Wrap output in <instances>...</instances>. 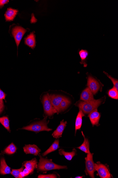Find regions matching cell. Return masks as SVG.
I'll list each match as a JSON object with an SVG mask.
<instances>
[{
  "mask_svg": "<svg viewBox=\"0 0 118 178\" xmlns=\"http://www.w3.org/2000/svg\"><path fill=\"white\" fill-rule=\"evenodd\" d=\"M103 101V99H101L89 101H80L76 104L79 109L82 110L84 114H89L94 111L97 110V108L101 105Z\"/></svg>",
  "mask_w": 118,
  "mask_h": 178,
  "instance_id": "obj_1",
  "label": "cell"
},
{
  "mask_svg": "<svg viewBox=\"0 0 118 178\" xmlns=\"http://www.w3.org/2000/svg\"><path fill=\"white\" fill-rule=\"evenodd\" d=\"M40 159L38 165V170L41 172H46L53 170L67 169L66 166H61L53 163L52 160L43 158L40 156Z\"/></svg>",
  "mask_w": 118,
  "mask_h": 178,
  "instance_id": "obj_2",
  "label": "cell"
},
{
  "mask_svg": "<svg viewBox=\"0 0 118 178\" xmlns=\"http://www.w3.org/2000/svg\"><path fill=\"white\" fill-rule=\"evenodd\" d=\"M47 118L42 121L36 122L30 125L24 127L22 129L29 131L39 132L43 131H50L52 129L49 128L48 127V122L47 121Z\"/></svg>",
  "mask_w": 118,
  "mask_h": 178,
  "instance_id": "obj_3",
  "label": "cell"
},
{
  "mask_svg": "<svg viewBox=\"0 0 118 178\" xmlns=\"http://www.w3.org/2000/svg\"><path fill=\"white\" fill-rule=\"evenodd\" d=\"M93 153L90 152L87 153L86 158H85L86 170L85 172L86 175L92 178H94V173L96 170L95 168L94 163L93 160Z\"/></svg>",
  "mask_w": 118,
  "mask_h": 178,
  "instance_id": "obj_4",
  "label": "cell"
},
{
  "mask_svg": "<svg viewBox=\"0 0 118 178\" xmlns=\"http://www.w3.org/2000/svg\"><path fill=\"white\" fill-rule=\"evenodd\" d=\"M42 103L44 113L46 115L51 116L55 113H57L51 103L49 94H46L43 96Z\"/></svg>",
  "mask_w": 118,
  "mask_h": 178,
  "instance_id": "obj_5",
  "label": "cell"
},
{
  "mask_svg": "<svg viewBox=\"0 0 118 178\" xmlns=\"http://www.w3.org/2000/svg\"><path fill=\"white\" fill-rule=\"evenodd\" d=\"M95 168L98 172V175L101 178H111L112 177L107 166L99 162L94 163Z\"/></svg>",
  "mask_w": 118,
  "mask_h": 178,
  "instance_id": "obj_6",
  "label": "cell"
},
{
  "mask_svg": "<svg viewBox=\"0 0 118 178\" xmlns=\"http://www.w3.org/2000/svg\"><path fill=\"white\" fill-rule=\"evenodd\" d=\"M87 85L94 95L97 94L100 89V85L96 79L89 75L87 77Z\"/></svg>",
  "mask_w": 118,
  "mask_h": 178,
  "instance_id": "obj_7",
  "label": "cell"
},
{
  "mask_svg": "<svg viewBox=\"0 0 118 178\" xmlns=\"http://www.w3.org/2000/svg\"><path fill=\"white\" fill-rule=\"evenodd\" d=\"M27 31L26 30L21 26H16L12 29V34L15 38L17 48L23 36Z\"/></svg>",
  "mask_w": 118,
  "mask_h": 178,
  "instance_id": "obj_8",
  "label": "cell"
},
{
  "mask_svg": "<svg viewBox=\"0 0 118 178\" xmlns=\"http://www.w3.org/2000/svg\"><path fill=\"white\" fill-rule=\"evenodd\" d=\"M49 97L53 107L57 111V113L59 112V108L60 104L65 97L61 95H55L54 94L50 95Z\"/></svg>",
  "mask_w": 118,
  "mask_h": 178,
  "instance_id": "obj_9",
  "label": "cell"
},
{
  "mask_svg": "<svg viewBox=\"0 0 118 178\" xmlns=\"http://www.w3.org/2000/svg\"><path fill=\"white\" fill-rule=\"evenodd\" d=\"M80 100L84 101H89L95 100L93 94L88 87L83 91L80 95Z\"/></svg>",
  "mask_w": 118,
  "mask_h": 178,
  "instance_id": "obj_10",
  "label": "cell"
},
{
  "mask_svg": "<svg viewBox=\"0 0 118 178\" xmlns=\"http://www.w3.org/2000/svg\"><path fill=\"white\" fill-rule=\"evenodd\" d=\"M23 148L25 154H33L36 156H38L41 152L40 149L35 145H25Z\"/></svg>",
  "mask_w": 118,
  "mask_h": 178,
  "instance_id": "obj_11",
  "label": "cell"
},
{
  "mask_svg": "<svg viewBox=\"0 0 118 178\" xmlns=\"http://www.w3.org/2000/svg\"><path fill=\"white\" fill-rule=\"evenodd\" d=\"M88 117L93 127L94 126H98L99 121L101 118L100 113L97 111V110L94 111H93L89 113Z\"/></svg>",
  "mask_w": 118,
  "mask_h": 178,
  "instance_id": "obj_12",
  "label": "cell"
},
{
  "mask_svg": "<svg viewBox=\"0 0 118 178\" xmlns=\"http://www.w3.org/2000/svg\"><path fill=\"white\" fill-rule=\"evenodd\" d=\"M67 124V122H64V120L61 122V123L57 127L56 130L54 131L52 134L53 137L57 139L62 137V134Z\"/></svg>",
  "mask_w": 118,
  "mask_h": 178,
  "instance_id": "obj_13",
  "label": "cell"
},
{
  "mask_svg": "<svg viewBox=\"0 0 118 178\" xmlns=\"http://www.w3.org/2000/svg\"><path fill=\"white\" fill-rule=\"evenodd\" d=\"M38 162L36 158L31 160L25 162L24 165L25 168L28 170L30 173H33L35 168H37Z\"/></svg>",
  "mask_w": 118,
  "mask_h": 178,
  "instance_id": "obj_14",
  "label": "cell"
},
{
  "mask_svg": "<svg viewBox=\"0 0 118 178\" xmlns=\"http://www.w3.org/2000/svg\"><path fill=\"white\" fill-rule=\"evenodd\" d=\"M25 44L31 47L32 49H34L36 46V37L34 34V32H32L28 36L25 40Z\"/></svg>",
  "mask_w": 118,
  "mask_h": 178,
  "instance_id": "obj_15",
  "label": "cell"
},
{
  "mask_svg": "<svg viewBox=\"0 0 118 178\" xmlns=\"http://www.w3.org/2000/svg\"><path fill=\"white\" fill-rule=\"evenodd\" d=\"M18 11L16 9L9 8L5 14L6 21H12L17 15Z\"/></svg>",
  "mask_w": 118,
  "mask_h": 178,
  "instance_id": "obj_16",
  "label": "cell"
},
{
  "mask_svg": "<svg viewBox=\"0 0 118 178\" xmlns=\"http://www.w3.org/2000/svg\"><path fill=\"white\" fill-rule=\"evenodd\" d=\"M11 172V168L7 165L5 160L2 158L1 160V167H0V174L6 175L10 174Z\"/></svg>",
  "mask_w": 118,
  "mask_h": 178,
  "instance_id": "obj_17",
  "label": "cell"
},
{
  "mask_svg": "<svg viewBox=\"0 0 118 178\" xmlns=\"http://www.w3.org/2000/svg\"><path fill=\"white\" fill-rule=\"evenodd\" d=\"M85 116V114L82 111L79 110V112L77 115L75 123V134L78 130H80L82 125V117Z\"/></svg>",
  "mask_w": 118,
  "mask_h": 178,
  "instance_id": "obj_18",
  "label": "cell"
},
{
  "mask_svg": "<svg viewBox=\"0 0 118 178\" xmlns=\"http://www.w3.org/2000/svg\"><path fill=\"white\" fill-rule=\"evenodd\" d=\"M76 152L75 149H74L73 151L70 152H66L64 149H61L59 150V153L60 155L64 156L67 160L70 161L76 155Z\"/></svg>",
  "mask_w": 118,
  "mask_h": 178,
  "instance_id": "obj_19",
  "label": "cell"
},
{
  "mask_svg": "<svg viewBox=\"0 0 118 178\" xmlns=\"http://www.w3.org/2000/svg\"><path fill=\"white\" fill-rule=\"evenodd\" d=\"M82 135L84 136V140L83 144L80 146L77 147V148L79 149L86 153H88L90 152L89 151V140L85 137L83 131H82Z\"/></svg>",
  "mask_w": 118,
  "mask_h": 178,
  "instance_id": "obj_20",
  "label": "cell"
},
{
  "mask_svg": "<svg viewBox=\"0 0 118 178\" xmlns=\"http://www.w3.org/2000/svg\"><path fill=\"white\" fill-rule=\"evenodd\" d=\"M59 140H55L49 148L42 154L43 156H47L51 152L56 151L59 148Z\"/></svg>",
  "mask_w": 118,
  "mask_h": 178,
  "instance_id": "obj_21",
  "label": "cell"
},
{
  "mask_svg": "<svg viewBox=\"0 0 118 178\" xmlns=\"http://www.w3.org/2000/svg\"><path fill=\"white\" fill-rule=\"evenodd\" d=\"M78 54H79L81 59V62H80V64H84V67H86L87 64L86 61L87 57L88 56V51L86 50H82L79 51Z\"/></svg>",
  "mask_w": 118,
  "mask_h": 178,
  "instance_id": "obj_22",
  "label": "cell"
},
{
  "mask_svg": "<svg viewBox=\"0 0 118 178\" xmlns=\"http://www.w3.org/2000/svg\"><path fill=\"white\" fill-rule=\"evenodd\" d=\"M70 101L65 97L60 104L59 108V112L65 110L70 104Z\"/></svg>",
  "mask_w": 118,
  "mask_h": 178,
  "instance_id": "obj_23",
  "label": "cell"
},
{
  "mask_svg": "<svg viewBox=\"0 0 118 178\" xmlns=\"http://www.w3.org/2000/svg\"><path fill=\"white\" fill-rule=\"evenodd\" d=\"M17 150V148L12 143L4 150V152L7 154L11 155L14 154Z\"/></svg>",
  "mask_w": 118,
  "mask_h": 178,
  "instance_id": "obj_24",
  "label": "cell"
},
{
  "mask_svg": "<svg viewBox=\"0 0 118 178\" xmlns=\"http://www.w3.org/2000/svg\"><path fill=\"white\" fill-rule=\"evenodd\" d=\"M108 96L112 99L118 100V90L114 87L110 89L108 92Z\"/></svg>",
  "mask_w": 118,
  "mask_h": 178,
  "instance_id": "obj_25",
  "label": "cell"
},
{
  "mask_svg": "<svg viewBox=\"0 0 118 178\" xmlns=\"http://www.w3.org/2000/svg\"><path fill=\"white\" fill-rule=\"evenodd\" d=\"M0 123L3 125L4 127L7 129L8 131H10V124L8 117L4 116L0 117Z\"/></svg>",
  "mask_w": 118,
  "mask_h": 178,
  "instance_id": "obj_26",
  "label": "cell"
},
{
  "mask_svg": "<svg viewBox=\"0 0 118 178\" xmlns=\"http://www.w3.org/2000/svg\"><path fill=\"white\" fill-rule=\"evenodd\" d=\"M24 167H22L19 169H13L11 172V174L15 178H20V173L22 172L23 170H24Z\"/></svg>",
  "mask_w": 118,
  "mask_h": 178,
  "instance_id": "obj_27",
  "label": "cell"
},
{
  "mask_svg": "<svg viewBox=\"0 0 118 178\" xmlns=\"http://www.w3.org/2000/svg\"><path fill=\"white\" fill-rule=\"evenodd\" d=\"M104 73L105 74L106 76L110 79L112 80V81L113 83V84H114V87L116 88L118 91V80L116 79H115L114 78H113L110 75H108V74L106 73L105 71H104Z\"/></svg>",
  "mask_w": 118,
  "mask_h": 178,
  "instance_id": "obj_28",
  "label": "cell"
},
{
  "mask_svg": "<svg viewBox=\"0 0 118 178\" xmlns=\"http://www.w3.org/2000/svg\"><path fill=\"white\" fill-rule=\"evenodd\" d=\"M38 178H56L57 176L55 174L49 175H40L38 176Z\"/></svg>",
  "mask_w": 118,
  "mask_h": 178,
  "instance_id": "obj_29",
  "label": "cell"
},
{
  "mask_svg": "<svg viewBox=\"0 0 118 178\" xmlns=\"http://www.w3.org/2000/svg\"><path fill=\"white\" fill-rule=\"evenodd\" d=\"M4 105L3 100L0 99V114L3 111L4 109Z\"/></svg>",
  "mask_w": 118,
  "mask_h": 178,
  "instance_id": "obj_30",
  "label": "cell"
},
{
  "mask_svg": "<svg viewBox=\"0 0 118 178\" xmlns=\"http://www.w3.org/2000/svg\"><path fill=\"white\" fill-rule=\"evenodd\" d=\"M6 95L4 92L0 89V99L3 100L5 99Z\"/></svg>",
  "mask_w": 118,
  "mask_h": 178,
  "instance_id": "obj_31",
  "label": "cell"
},
{
  "mask_svg": "<svg viewBox=\"0 0 118 178\" xmlns=\"http://www.w3.org/2000/svg\"><path fill=\"white\" fill-rule=\"evenodd\" d=\"M9 2L8 0H1L0 1V8L3 7L5 4L8 3Z\"/></svg>",
  "mask_w": 118,
  "mask_h": 178,
  "instance_id": "obj_32",
  "label": "cell"
},
{
  "mask_svg": "<svg viewBox=\"0 0 118 178\" xmlns=\"http://www.w3.org/2000/svg\"><path fill=\"white\" fill-rule=\"evenodd\" d=\"M23 172L24 173L25 176H27L31 174L29 171L26 168H25L24 170H23Z\"/></svg>",
  "mask_w": 118,
  "mask_h": 178,
  "instance_id": "obj_33",
  "label": "cell"
},
{
  "mask_svg": "<svg viewBox=\"0 0 118 178\" xmlns=\"http://www.w3.org/2000/svg\"><path fill=\"white\" fill-rule=\"evenodd\" d=\"M76 178H83V176H77L75 177Z\"/></svg>",
  "mask_w": 118,
  "mask_h": 178,
  "instance_id": "obj_34",
  "label": "cell"
}]
</instances>
